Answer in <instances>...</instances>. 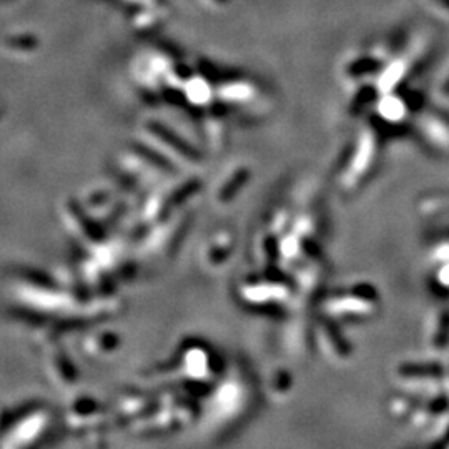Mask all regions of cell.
<instances>
[{
    "label": "cell",
    "instance_id": "cell-2",
    "mask_svg": "<svg viewBox=\"0 0 449 449\" xmlns=\"http://www.w3.org/2000/svg\"><path fill=\"white\" fill-rule=\"evenodd\" d=\"M381 143L373 132H367L351 148L343 172L340 173V187L346 192H353L364 182L376 166Z\"/></svg>",
    "mask_w": 449,
    "mask_h": 449
},
{
    "label": "cell",
    "instance_id": "cell-1",
    "mask_svg": "<svg viewBox=\"0 0 449 449\" xmlns=\"http://www.w3.org/2000/svg\"><path fill=\"white\" fill-rule=\"evenodd\" d=\"M379 296L368 283L353 285L341 293L328 296L321 303L323 314L331 319H363L378 312Z\"/></svg>",
    "mask_w": 449,
    "mask_h": 449
},
{
    "label": "cell",
    "instance_id": "cell-5",
    "mask_svg": "<svg viewBox=\"0 0 449 449\" xmlns=\"http://www.w3.org/2000/svg\"><path fill=\"white\" fill-rule=\"evenodd\" d=\"M446 367L438 361H410L400 364L396 371L398 381H408V379H423L444 376Z\"/></svg>",
    "mask_w": 449,
    "mask_h": 449
},
{
    "label": "cell",
    "instance_id": "cell-4",
    "mask_svg": "<svg viewBox=\"0 0 449 449\" xmlns=\"http://www.w3.org/2000/svg\"><path fill=\"white\" fill-rule=\"evenodd\" d=\"M428 265L434 285L449 291V238H441L428 253Z\"/></svg>",
    "mask_w": 449,
    "mask_h": 449
},
{
    "label": "cell",
    "instance_id": "cell-6",
    "mask_svg": "<svg viewBox=\"0 0 449 449\" xmlns=\"http://www.w3.org/2000/svg\"><path fill=\"white\" fill-rule=\"evenodd\" d=\"M426 345L433 351L446 350L449 345V312L441 309L436 314H433L429 321L428 330H426Z\"/></svg>",
    "mask_w": 449,
    "mask_h": 449
},
{
    "label": "cell",
    "instance_id": "cell-7",
    "mask_svg": "<svg viewBox=\"0 0 449 449\" xmlns=\"http://www.w3.org/2000/svg\"><path fill=\"white\" fill-rule=\"evenodd\" d=\"M444 391L449 396V364L446 367V371H444Z\"/></svg>",
    "mask_w": 449,
    "mask_h": 449
},
{
    "label": "cell",
    "instance_id": "cell-3",
    "mask_svg": "<svg viewBox=\"0 0 449 449\" xmlns=\"http://www.w3.org/2000/svg\"><path fill=\"white\" fill-rule=\"evenodd\" d=\"M316 330V340L319 348L326 355V358L333 361H346L351 356V346L345 336L338 331V328L333 325L331 318L325 316L319 319L314 326Z\"/></svg>",
    "mask_w": 449,
    "mask_h": 449
}]
</instances>
